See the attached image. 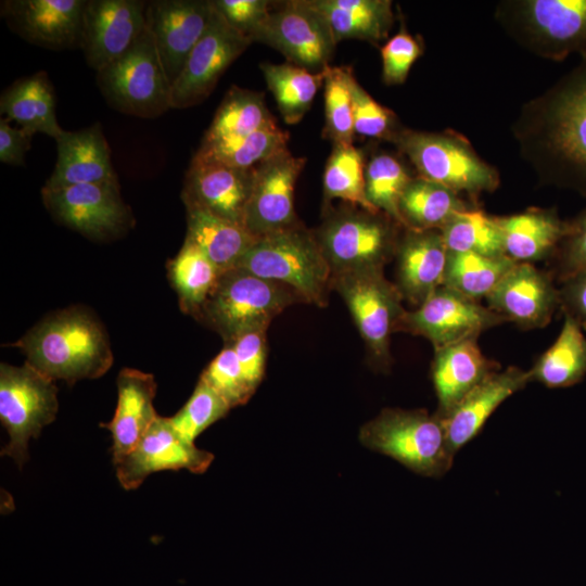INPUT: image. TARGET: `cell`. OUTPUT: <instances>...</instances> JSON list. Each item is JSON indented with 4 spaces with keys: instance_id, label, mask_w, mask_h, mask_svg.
Instances as JSON below:
<instances>
[{
    "instance_id": "15",
    "label": "cell",
    "mask_w": 586,
    "mask_h": 586,
    "mask_svg": "<svg viewBox=\"0 0 586 586\" xmlns=\"http://www.w3.org/2000/svg\"><path fill=\"white\" fill-rule=\"evenodd\" d=\"M251 43L247 37L232 28L214 8L206 31L171 85V109H188L206 100L227 68Z\"/></svg>"
},
{
    "instance_id": "12",
    "label": "cell",
    "mask_w": 586,
    "mask_h": 586,
    "mask_svg": "<svg viewBox=\"0 0 586 586\" xmlns=\"http://www.w3.org/2000/svg\"><path fill=\"white\" fill-rule=\"evenodd\" d=\"M332 288L346 303L372 358L387 366L390 337L405 313L397 286L377 268L332 276Z\"/></svg>"
},
{
    "instance_id": "30",
    "label": "cell",
    "mask_w": 586,
    "mask_h": 586,
    "mask_svg": "<svg viewBox=\"0 0 586 586\" xmlns=\"http://www.w3.org/2000/svg\"><path fill=\"white\" fill-rule=\"evenodd\" d=\"M187 235L218 268L220 273L235 269L256 241L244 226L206 209L186 205Z\"/></svg>"
},
{
    "instance_id": "8",
    "label": "cell",
    "mask_w": 586,
    "mask_h": 586,
    "mask_svg": "<svg viewBox=\"0 0 586 586\" xmlns=\"http://www.w3.org/2000/svg\"><path fill=\"white\" fill-rule=\"evenodd\" d=\"M99 89L113 109L155 118L171 109V85L148 26L117 60L97 72Z\"/></svg>"
},
{
    "instance_id": "43",
    "label": "cell",
    "mask_w": 586,
    "mask_h": 586,
    "mask_svg": "<svg viewBox=\"0 0 586 586\" xmlns=\"http://www.w3.org/2000/svg\"><path fill=\"white\" fill-rule=\"evenodd\" d=\"M226 400L202 379L183 407L171 418L175 430L187 441L194 440L230 410Z\"/></svg>"
},
{
    "instance_id": "34",
    "label": "cell",
    "mask_w": 586,
    "mask_h": 586,
    "mask_svg": "<svg viewBox=\"0 0 586 586\" xmlns=\"http://www.w3.org/2000/svg\"><path fill=\"white\" fill-rule=\"evenodd\" d=\"M466 209L456 192L421 177L411 179L399 200L402 226L412 230H441L455 214Z\"/></svg>"
},
{
    "instance_id": "28",
    "label": "cell",
    "mask_w": 586,
    "mask_h": 586,
    "mask_svg": "<svg viewBox=\"0 0 586 586\" xmlns=\"http://www.w3.org/2000/svg\"><path fill=\"white\" fill-rule=\"evenodd\" d=\"M506 256L530 263L555 254L568 230L553 211L534 209L508 217H495Z\"/></svg>"
},
{
    "instance_id": "41",
    "label": "cell",
    "mask_w": 586,
    "mask_h": 586,
    "mask_svg": "<svg viewBox=\"0 0 586 586\" xmlns=\"http://www.w3.org/2000/svg\"><path fill=\"white\" fill-rule=\"evenodd\" d=\"M351 66H331L324 69V127L323 138L333 144H353L355 137L354 109L351 90Z\"/></svg>"
},
{
    "instance_id": "13",
    "label": "cell",
    "mask_w": 586,
    "mask_h": 586,
    "mask_svg": "<svg viewBox=\"0 0 586 586\" xmlns=\"http://www.w3.org/2000/svg\"><path fill=\"white\" fill-rule=\"evenodd\" d=\"M41 196L55 220L90 239L117 237L133 224L118 181L43 187Z\"/></svg>"
},
{
    "instance_id": "23",
    "label": "cell",
    "mask_w": 586,
    "mask_h": 586,
    "mask_svg": "<svg viewBox=\"0 0 586 586\" xmlns=\"http://www.w3.org/2000/svg\"><path fill=\"white\" fill-rule=\"evenodd\" d=\"M437 230L406 229L397 243L396 286L403 298L417 307L444 282L448 252Z\"/></svg>"
},
{
    "instance_id": "49",
    "label": "cell",
    "mask_w": 586,
    "mask_h": 586,
    "mask_svg": "<svg viewBox=\"0 0 586 586\" xmlns=\"http://www.w3.org/2000/svg\"><path fill=\"white\" fill-rule=\"evenodd\" d=\"M226 344L233 348L245 380L255 391L265 373L266 330L247 331Z\"/></svg>"
},
{
    "instance_id": "50",
    "label": "cell",
    "mask_w": 586,
    "mask_h": 586,
    "mask_svg": "<svg viewBox=\"0 0 586 586\" xmlns=\"http://www.w3.org/2000/svg\"><path fill=\"white\" fill-rule=\"evenodd\" d=\"M10 122L3 116L0 118V162L22 166L34 136L20 126H12Z\"/></svg>"
},
{
    "instance_id": "22",
    "label": "cell",
    "mask_w": 586,
    "mask_h": 586,
    "mask_svg": "<svg viewBox=\"0 0 586 586\" xmlns=\"http://www.w3.org/2000/svg\"><path fill=\"white\" fill-rule=\"evenodd\" d=\"M255 168V167H254ZM254 168L241 169L191 160L181 199L229 221L244 226Z\"/></svg>"
},
{
    "instance_id": "37",
    "label": "cell",
    "mask_w": 586,
    "mask_h": 586,
    "mask_svg": "<svg viewBox=\"0 0 586 586\" xmlns=\"http://www.w3.org/2000/svg\"><path fill=\"white\" fill-rule=\"evenodd\" d=\"M289 132L279 126L251 135L214 142H201L192 160L250 169L288 148Z\"/></svg>"
},
{
    "instance_id": "38",
    "label": "cell",
    "mask_w": 586,
    "mask_h": 586,
    "mask_svg": "<svg viewBox=\"0 0 586 586\" xmlns=\"http://www.w3.org/2000/svg\"><path fill=\"white\" fill-rule=\"evenodd\" d=\"M515 263L508 256L448 252L443 285L474 301L487 297Z\"/></svg>"
},
{
    "instance_id": "26",
    "label": "cell",
    "mask_w": 586,
    "mask_h": 586,
    "mask_svg": "<svg viewBox=\"0 0 586 586\" xmlns=\"http://www.w3.org/2000/svg\"><path fill=\"white\" fill-rule=\"evenodd\" d=\"M117 406L112 420L101 423L111 432L113 462L128 455L157 419L153 399L154 377L138 369L124 368L118 373Z\"/></svg>"
},
{
    "instance_id": "17",
    "label": "cell",
    "mask_w": 586,
    "mask_h": 586,
    "mask_svg": "<svg viewBox=\"0 0 586 586\" xmlns=\"http://www.w3.org/2000/svg\"><path fill=\"white\" fill-rule=\"evenodd\" d=\"M148 1L87 0L80 48L97 72L122 56L146 27Z\"/></svg>"
},
{
    "instance_id": "11",
    "label": "cell",
    "mask_w": 586,
    "mask_h": 586,
    "mask_svg": "<svg viewBox=\"0 0 586 586\" xmlns=\"http://www.w3.org/2000/svg\"><path fill=\"white\" fill-rule=\"evenodd\" d=\"M282 53L286 62L320 73L333 58L336 40L324 16L309 0H289L275 4L266 20L251 36Z\"/></svg>"
},
{
    "instance_id": "48",
    "label": "cell",
    "mask_w": 586,
    "mask_h": 586,
    "mask_svg": "<svg viewBox=\"0 0 586 586\" xmlns=\"http://www.w3.org/2000/svg\"><path fill=\"white\" fill-rule=\"evenodd\" d=\"M212 3L232 28L251 40V36L266 20L276 2L268 0H212Z\"/></svg>"
},
{
    "instance_id": "4",
    "label": "cell",
    "mask_w": 586,
    "mask_h": 586,
    "mask_svg": "<svg viewBox=\"0 0 586 586\" xmlns=\"http://www.w3.org/2000/svg\"><path fill=\"white\" fill-rule=\"evenodd\" d=\"M359 440L423 476H443L453 466L442 419L424 409H383L361 426Z\"/></svg>"
},
{
    "instance_id": "9",
    "label": "cell",
    "mask_w": 586,
    "mask_h": 586,
    "mask_svg": "<svg viewBox=\"0 0 586 586\" xmlns=\"http://www.w3.org/2000/svg\"><path fill=\"white\" fill-rule=\"evenodd\" d=\"M391 142L409 158L421 178L456 193L477 195L498 186L497 171L456 136L402 127Z\"/></svg>"
},
{
    "instance_id": "24",
    "label": "cell",
    "mask_w": 586,
    "mask_h": 586,
    "mask_svg": "<svg viewBox=\"0 0 586 586\" xmlns=\"http://www.w3.org/2000/svg\"><path fill=\"white\" fill-rule=\"evenodd\" d=\"M532 381L530 370L508 367L495 371L468 393L457 406L442 419L447 445L456 453L476 436L497 407L509 396Z\"/></svg>"
},
{
    "instance_id": "19",
    "label": "cell",
    "mask_w": 586,
    "mask_h": 586,
    "mask_svg": "<svg viewBox=\"0 0 586 586\" xmlns=\"http://www.w3.org/2000/svg\"><path fill=\"white\" fill-rule=\"evenodd\" d=\"M214 12L212 0H153L146 4V26L170 82L206 31Z\"/></svg>"
},
{
    "instance_id": "2",
    "label": "cell",
    "mask_w": 586,
    "mask_h": 586,
    "mask_svg": "<svg viewBox=\"0 0 586 586\" xmlns=\"http://www.w3.org/2000/svg\"><path fill=\"white\" fill-rule=\"evenodd\" d=\"M12 346L47 378L69 384L102 377L113 364L103 326L90 310L78 306L50 314Z\"/></svg>"
},
{
    "instance_id": "16",
    "label": "cell",
    "mask_w": 586,
    "mask_h": 586,
    "mask_svg": "<svg viewBox=\"0 0 586 586\" xmlns=\"http://www.w3.org/2000/svg\"><path fill=\"white\" fill-rule=\"evenodd\" d=\"M306 164L286 148L254 168L244 227L256 238L293 227L301 221L294 208L296 181Z\"/></svg>"
},
{
    "instance_id": "40",
    "label": "cell",
    "mask_w": 586,
    "mask_h": 586,
    "mask_svg": "<svg viewBox=\"0 0 586 586\" xmlns=\"http://www.w3.org/2000/svg\"><path fill=\"white\" fill-rule=\"evenodd\" d=\"M441 233L447 252L506 256L495 218L480 211L468 208L455 214L441 229Z\"/></svg>"
},
{
    "instance_id": "5",
    "label": "cell",
    "mask_w": 586,
    "mask_h": 586,
    "mask_svg": "<svg viewBox=\"0 0 586 586\" xmlns=\"http://www.w3.org/2000/svg\"><path fill=\"white\" fill-rule=\"evenodd\" d=\"M296 301L302 300L289 286L235 268L220 275L195 317L227 343L247 331L267 330L271 320Z\"/></svg>"
},
{
    "instance_id": "46",
    "label": "cell",
    "mask_w": 586,
    "mask_h": 586,
    "mask_svg": "<svg viewBox=\"0 0 586 586\" xmlns=\"http://www.w3.org/2000/svg\"><path fill=\"white\" fill-rule=\"evenodd\" d=\"M421 53L422 46L405 29L390 38L381 47L383 81L386 85L403 84Z\"/></svg>"
},
{
    "instance_id": "45",
    "label": "cell",
    "mask_w": 586,
    "mask_h": 586,
    "mask_svg": "<svg viewBox=\"0 0 586 586\" xmlns=\"http://www.w3.org/2000/svg\"><path fill=\"white\" fill-rule=\"evenodd\" d=\"M351 90L355 133L362 137L391 141L402 128L397 124L395 114L390 109L377 102L359 85L354 74L351 77Z\"/></svg>"
},
{
    "instance_id": "39",
    "label": "cell",
    "mask_w": 586,
    "mask_h": 586,
    "mask_svg": "<svg viewBox=\"0 0 586 586\" xmlns=\"http://www.w3.org/2000/svg\"><path fill=\"white\" fill-rule=\"evenodd\" d=\"M366 162L354 144H333L323 173L326 201L342 200L351 205L379 213L366 196Z\"/></svg>"
},
{
    "instance_id": "6",
    "label": "cell",
    "mask_w": 586,
    "mask_h": 586,
    "mask_svg": "<svg viewBox=\"0 0 586 586\" xmlns=\"http://www.w3.org/2000/svg\"><path fill=\"white\" fill-rule=\"evenodd\" d=\"M399 225L385 214L351 204L327 209L315 237L332 276L382 268L395 255Z\"/></svg>"
},
{
    "instance_id": "47",
    "label": "cell",
    "mask_w": 586,
    "mask_h": 586,
    "mask_svg": "<svg viewBox=\"0 0 586 586\" xmlns=\"http://www.w3.org/2000/svg\"><path fill=\"white\" fill-rule=\"evenodd\" d=\"M557 276L566 278L586 270V209L573 221L556 250Z\"/></svg>"
},
{
    "instance_id": "1",
    "label": "cell",
    "mask_w": 586,
    "mask_h": 586,
    "mask_svg": "<svg viewBox=\"0 0 586 586\" xmlns=\"http://www.w3.org/2000/svg\"><path fill=\"white\" fill-rule=\"evenodd\" d=\"M513 133L545 181L586 195V58L522 107Z\"/></svg>"
},
{
    "instance_id": "44",
    "label": "cell",
    "mask_w": 586,
    "mask_h": 586,
    "mask_svg": "<svg viewBox=\"0 0 586 586\" xmlns=\"http://www.w3.org/2000/svg\"><path fill=\"white\" fill-rule=\"evenodd\" d=\"M230 406L244 405L255 392L245 380L233 348L226 344L201 378Z\"/></svg>"
},
{
    "instance_id": "35",
    "label": "cell",
    "mask_w": 586,
    "mask_h": 586,
    "mask_svg": "<svg viewBox=\"0 0 586 586\" xmlns=\"http://www.w3.org/2000/svg\"><path fill=\"white\" fill-rule=\"evenodd\" d=\"M260 69L283 120L289 125L300 123L324 82V71L313 73L290 62H264Z\"/></svg>"
},
{
    "instance_id": "29",
    "label": "cell",
    "mask_w": 586,
    "mask_h": 586,
    "mask_svg": "<svg viewBox=\"0 0 586 586\" xmlns=\"http://www.w3.org/2000/svg\"><path fill=\"white\" fill-rule=\"evenodd\" d=\"M0 113L33 136L54 140L64 131L58 123L53 87L46 72H37L10 85L0 97Z\"/></svg>"
},
{
    "instance_id": "27",
    "label": "cell",
    "mask_w": 586,
    "mask_h": 586,
    "mask_svg": "<svg viewBox=\"0 0 586 586\" xmlns=\"http://www.w3.org/2000/svg\"><path fill=\"white\" fill-rule=\"evenodd\" d=\"M497 371L480 349L476 339L464 340L435 351L432 380L438 399L436 415L444 418L491 373Z\"/></svg>"
},
{
    "instance_id": "3",
    "label": "cell",
    "mask_w": 586,
    "mask_h": 586,
    "mask_svg": "<svg viewBox=\"0 0 586 586\" xmlns=\"http://www.w3.org/2000/svg\"><path fill=\"white\" fill-rule=\"evenodd\" d=\"M238 269L292 289L302 301L326 306L332 271L315 237L302 222L258 237Z\"/></svg>"
},
{
    "instance_id": "36",
    "label": "cell",
    "mask_w": 586,
    "mask_h": 586,
    "mask_svg": "<svg viewBox=\"0 0 586 586\" xmlns=\"http://www.w3.org/2000/svg\"><path fill=\"white\" fill-rule=\"evenodd\" d=\"M220 271L189 239L168 263V278L177 292L181 310L195 317L215 289Z\"/></svg>"
},
{
    "instance_id": "25",
    "label": "cell",
    "mask_w": 586,
    "mask_h": 586,
    "mask_svg": "<svg viewBox=\"0 0 586 586\" xmlns=\"http://www.w3.org/2000/svg\"><path fill=\"white\" fill-rule=\"evenodd\" d=\"M55 142V166L43 187L118 181L100 123L76 131L64 130Z\"/></svg>"
},
{
    "instance_id": "18",
    "label": "cell",
    "mask_w": 586,
    "mask_h": 586,
    "mask_svg": "<svg viewBox=\"0 0 586 586\" xmlns=\"http://www.w3.org/2000/svg\"><path fill=\"white\" fill-rule=\"evenodd\" d=\"M214 455L184 440L169 418L157 417L137 446L115 464L118 482L125 489H135L151 473L186 469L203 473Z\"/></svg>"
},
{
    "instance_id": "31",
    "label": "cell",
    "mask_w": 586,
    "mask_h": 586,
    "mask_svg": "<svg viewBox=\"0 0 586 586\" xmlns=\"http://www.w3.org/2000/svg\"><path fill=\"white\" fill-rule=\"evenodd\" d=\"M327 20L336 42L345 39L383 41L393 25L390 0H309Z\"/></svg>"
},
{
    "instance_id": "51",
    "label": "cell",
    "mask_w": 586,
    "mask_h": 586,
    "mask_svg": "<svg viewBox=\"0 0 586 586\" xmlns=\"http://www.w3.org/2000/svg\"><path fill=\"white\" fill-rule=\"evenodd\" d=\"M559 295L564 315L575 319L586 330V270L563 280Z\"/></svg>"
},
{
    "instance_id": "33",
    "label": "cell",
    "mask_w": 586,
    "mask_h": 586,
    "mask_svg": "<svg viewBox=\"0 0 586 586\" xmlns=\"http://www.w3.org/2000/svg\"><path fill=\"white\" fill-rule=\"evenodd\" d=\"M278 126L269 112L264 93L231 86L219 104L203 142L244 137Z\"/></svg>"
},
{
    "instance_id": "42",
    "label": "cell",
    "mask_w": 586,
    "mask_h": 586,
    "mask_svg": "<svg viewBox=\"0 0 586 586\" xmlns=\"http://www.w3.org/2000/svg\"><path fill=\"white\" fill-rule=\"evenodd\" d=\"M365 177L370 204L402 225L399 200L412 179L404 164L394 155L378 153L366 164Z\"/></svg>"
},
{
    "instance_id": "14",
    "label": "cell",
    "mask_w": 586,
    "mask_h": 586,
    "mask_svg": "<svg viewBox=\"0 0 586 586\" xmlns=\"http://www.w3.org/2000/svg\"><path fill=\"white\" fill-rule=\"evenodd\" d=\"M502 322L506 320L491 308L442 285L415 310H405L395 331L424 336L436 351L476 339L483 331Z\"/></svg>"
},
{
    "instance_id": "21",
    "label": "cell",
    "mask_w": 586,
    "mask_h": 586,
    "mask_svg": "<svg viewBox=\"0 0 586 586\" xmlns=\"http://www.w3.org/2000/svg\"><path fill=\"white\" fill-rule=\"evenodd\" d=\"M492 310L521 328L548 324L560 306L551 278L530 263H515L486 297Z\"/></svg>"
},
{
    "instance_id": "10",
    "label": "cell",
    "mask_w": 586,
    "mask_h": 586,
    "mask_svg": "<svg viewBox=\"0 0 586 586\" xmlns=\"http://www.w3.org/2000/svg\"><path fill=\"white\" fill-rule=\"evenodd\" d=\"M58 388L27 362L22 367L0 366V420L10 441L1 455L22 468L28 459L27 445L56 417Z\"/></svg>"
},
{
    "instance_id": "32",
    "label": "cell",
    "mask_w": 586,
    "mask_h": 586,
    "mask_svg": "<svg viewBox=\"0 0 586 586\" xmlns=\"http://www.w3.org/2000/svg\"><path fill=\"white\" fill-rule=\"evenodd\" d=\"M532 381L550 388L572 386L586 375V336L572 317L564 322L553 344L539 356L530 370Z\"/></svg>"
},
{
    "instance_id": "20",
    "label": "cell",
    "mask_w": 586,
    "mask_h": 586,
    "mask_svg": "<svg viewBox=\"0 0 586 586\" xmlns=\"http://www.w3.org/2000/svg\"><path fill=\"white\" fill-rule=\"evenodd\" d=\"M87 0H7L1 16L24 40L52 50L80 48Z\"/></svg>"
},
{
    "instance_id": "7",
    "label": "cell",
    "mask_w": 586,
    "mask_h": 586,
    "mask_svg": "<svg viewBox=\"0 0 586 586\" xmlns=\"http://www.w3.org/2000/svg\"><path fill=\"white\" fill-rule=\"evenodd\" d=\"M497 15L514 39L539 56L586 58V0L507 1Z\"/></svg>"
}]
</instances>
